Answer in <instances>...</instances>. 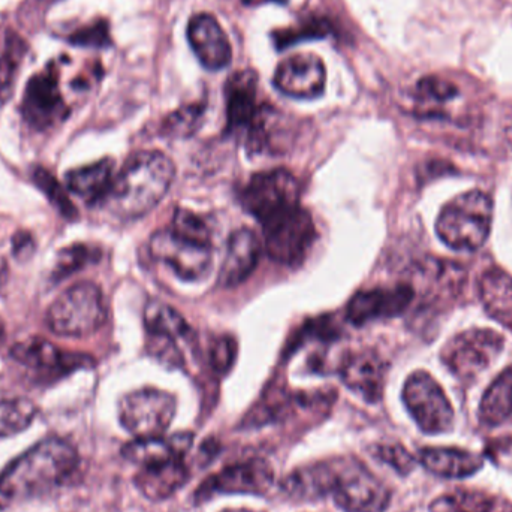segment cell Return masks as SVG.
<instances>
[{"instance_id": "cell-1", "label": "cell", "mask_w": 512, "mask_h": 512, "mask_svg": "<svg viewBox=\"0 0 512 512\" xmlns=\"http://www.w3.org/2000/svg\"><path fill=\"white\" fill-rule=\"evenodd\" d=\"M282 490L294 501H316L331 496L345 512H384L390 490L355 457H334L295 469L282 481Z\"/></svg>"}, {"instance_id": "cell-2", "label": "cell", "mask_w": 512, "mask_h": 512, "mask_svg": "<svg viewBox=\"0 0 512 512\" xmlns=\"http://www.w3.org/2000/svg\"><path fill=\"white\" fill-rule=\"evenodd\" d=\"M176 168L158 150L135 153L114 177L104 203L122 219H137L152 212L170 191Z\"/></svg>"}, {"instance_id": "cell-3", "label": "cell", "mask_w": 512, "mask_h": 512, "mask_svg": "<svg viewBox=\"0 0 512 512\" xmlns=\"http://www.w3.org/2000/svg\"><path fill=\"white\" fill-rule=\"evenodd\" d=\"M78 465L80 457L69 442L45 439L0 472V493L12 499L41 495L71 480Z\"/></svg>"}, {"instance_id": "cell-4", "label": "cell", "mask_w": 512, "mask_h": 512, "mask_svg": "<svg viewBox=\"0 0 512 512\" xmlns=\"http://www.w3.org/2000/svg\"><path fill=\"white\" fill-rule=\"evenodd\" d=\"M492 221V198L481 191L466 192L442 209L436 233L456 251H477L489 239Z\"/></svg>"}, {"instance_id": "cell-5", "label": "cell", "mask_w": 512, "mask_h": 512, "mask_svg": "<svg viewBox=\"0 0 512 512\" xmlns=\"http://www.w3.org/2000/svg\"><path fill=\"white\" fill-rule=\"evenodd\" d=\"M228 131L242 135L249 149L258 153L268 146L270 108L259 98L258 75L251 69L237 71L225 86Z\"/></svg>"}, {"instance_id": "cell-6", "label": "cell", "mask_w": 512, "mask_h": 512, "mask_svg": "<svg viewBox=\"0 0 512 512\" xmlns=\"http://www.w3.org/2000/svg\"><path fill=\"white\" fill-rule=\"evenodd\" d=\"M107 319L104 295L92 282H80L66 289L51 304L47 324L53 333L84 337L95 333Z\"/></svg>"}, {"instance_id": "cell-7", "label": "cell", "mask_w": 512, "mask_h": 512, "mask_svg": "<svg viewBox=\"0 0 512 512\" xmlns=\"http://www.w3.org/2000/svg\"><path fill=\"white\" fill-rule=\"evenodd\" d=\"M261 225L268 256L288 267L300 265L316 239L312 216L301 206L279 213Z\"/></svg>"}, {"instance_id": "cell-8", "label": "cell", "mask_w": 512, "mask_h": 512, "mask_svg": "<svg viewBox=\"0 0 512 512\" xmlns=\"http://www.w3.org/2000/svg\"><path fill=\"white\" fill-rule=\"evenodd\" d=\"M21 116L35 131H47L65 122L71 113L60 90V68L56 60H51L26 84Z\"/></svg>"}, {"instance_id": "cell-9", "label": "cell", "mask_w": 512, "mask_h": 512, "mask_svg": "<svg viewBox=\"0 0 512 512\" xmlns=\"http://www.w3.org/2000/svg\"><path fill=\"white\" fill-rule=\"evenodd\" d=\"M176 399L167 391L143 388L126 394L119 405L122 426L135 439L159 438L173 423Z\"/></svg>"}, {"instance_id": "cell-10", "label": "cell", "mask_w": 512, "mask_h": 512, "mask_svg": "<svg viewBox=\"0 0 512 512\" xmlns=\"http://www.w3.org/2000/svg\"><path fill=\"white\" fill-rule=\"evenodd\" d=\"M149 249L156 261L168 265L186 282L204 279L212 267V243L192 239L171 227L156 231L150 239Z\"/></svg>"}, {"instance_id": "cell-11", "label": "cell", "mask_w": 512, "mask_h": 512, "mask_svg": "<svg viewBox=\"0 0 512 512\" xmlns=\"http://www.w3.org/2000/svg\"><path fill=\"white\" fill-rule=\"evenodd\" d=\"M403 402L409 414L427 435L450 432L454 424V409L447 394L432 375L415 372L403 387Z\"/></svg>"}, {"instance_id": "cell-12", "label": "cell", "mask_w": 512, "mask_h": 512, "mask_svg": "<svg viewBox=\"0 0 512 512\" xmlns=\"http://www.w3.org/2000/svg\"><path fill=\"white\" fill-rule=\"evenodd\" d=\"M504 345L498 331L471 328L453 337L442 349L441 358L457 378L472 379L492 366Z\"/></svg>"}, {"instance_id": "cell-13", "label": "cell", "mask_w": 512, "mask_h": 512, "mask_svg": "<svg viewBox=\"0 0 512 512\" xmlns=\"http://www.w3.org/2000/svg\"><path fill=\"white\" fill-rule=\"evenodd\" d=\"M240 200L246 212L264 224L273 216L300 206V183L282 168L262 171L252 176Z\"/></svg>"}, {"instance_id": "cell-14", "label": "cell", "mask_w": 512, "mask_h": 512, "mask_svg": "<svg viewBox=\"0 0 512 512\" xmlns=\"http://www.w3.org/2000/svg\"><path fill=\"white\" fill-rule=\"evenodd\" d=\"M144 324L149 333V349L161 363L171 367L185 364L179 343L189 340L191 327L174 307L152 301L144 310Z\"/></svg>"}, {"instance_id": "cell-15", "label": "cell", "mask_w": 512, "mask_h": 512, "mask_svg": "<svg viewBox=\"0 0 512 512\" xmlns=\"http://www.w3.org/2000/svg\"><path fill=\"white\" fill-rule=\"evenodd\" d=\"M274 484V471L265 460L251 459L213 474L198 487L195 498L206 501L215 495H265Z\"/></svg>"}, {"instance_id": "cell-16", "label": "cell", "mask_w": 512, "mask_h": 512, "mask_svg": "<svg viewBox=\"0 0 512 512\" xmlns=\"http://www.w3.org/2000/svg\"><path fill=\"white\" fill-rule=\"evenodd\" d=\"M327 83V71L321 57L313 53H295L277 65L273 84L283 95L295 99L321 96Z\"/></svg>"}, {"instance_id": "cell-17", "label": "cell", "mask_w": 512, "mask_h": 512, "mask_svg": "<svg viewBox=\"0 0 512 512\" xmlns=\"http://www.w3.org/2000/svg\"><path fill=\"white\" fill-rule=\"evenodd\" d=\"M414 300V289L409 285L382 286L357 292L346 307L349 322L361 327L378 319L402 315Z\"/></svg>"}, {"instance_id": "cell-18", "label": "cell", "mask_w": 512, "mask_h": 512, "mask_svg": "<svg viewBox=\"0 0 512 512\" xmlns=\"http://www.w3.org/2000/svg\"><path fill=\"white\" fill-rule=\"evenodd\" d=\"M11 357L29 369L53 375H66L74 370L93 366L89 355L63 351L42 337H30L12 346Z\"/></svg>"}, {"instance_id": "cell-19", "label": "cell", "mask_w": 512, "mask_h": 512, "mask_svg": "<svg viewBox=\"0 0 512 512\" xmlns=\"http://www.w3.org/2000/svg\"><path fill=\"white\" fill-rule=\"evenodd\" d=\"M387 372L388 364L373 351L349 352L339 364L343 384L369 403L382 399Z\"/></svg>"}, {"instance_id": "cell-20", "label": "cell", "mask_w": 512, "mask_h": 512, "mask_svg": "<svg viewBox=\"0 0 512 512\" xmlns=\"http://www.w3.org/2000/svg\"><path fill=\"white\" fill-rule=\"evenodd\" d=\"M188 41L201 65L209 71H221L233 59V47L227 33L219 21L206 12L189 20Z\"/></svg>"}, {"instance_id": "cell-21", "label": "cell", "mask_w": 512, "mask_h": 512, "mask_svg": "<svg viewBox=\"0 0 512 512\" xmlns=\"http://www.w3.org/2000/svg\"><path fill=\"white\" fill-rule=\"evenodd\" d=\"M191 472L185 459L167 460L141 466L135 486L150 501H164L188 483Z\"/></svg>"}, {"instance_id": "cell-22", "label": "cell", "mask_w": 512, "mask_h": 512, "mask_svg": "<svg viewBox=\"0 0 512 512\" xmlns=\"http://www.w3.org/2000/svg\"><path fill=\"white\" fill-rule=\"evenodd\" d=\"M261 256V243L248 228L236 231L228 240L227 254L219 273L222 286H237L245 282L252 273Z\"/></svg>"}, {"instance_id": "cell-23", "label": "cell", "mask_w": 512, "mask_h": 512, "mask_svg": "<svg viewBox=\"0 0 512 512\" xmlns=\"http://www.w3.org/2000/svg\"><path fill=\"white\" fill-rule=\"evenodd\" d=\"M194 435L189 432L177 433L170 438L135 439L123 447V457L135 465L146 466L152 463L167 462L173 459H185L191 450Z\"/></svg>"}, {"instance_id": "cell-24", "label": "cell", "mask_w": 512, "mask_h": 512, "mask_svg": "<svg viewBox=\"0 0 512 512\" xmlns=\"http://www.w3.org/2000/svg\"><path fill=\"white\" fill-rule=\"evenodd\" d=\"M421 465L442 478H466L483 468V457L462 448L426 447L418 453Z\"/></svg>"}, {"instance_id": "cell-25", "label": "cell", "mask_w": 512, "mask_h": 512, "mask_svg": "<svg viewBox=\"0 0 512 512\" xmlns=\"http://www.w3.org/2000/svg\"><path fill=\"white\" fill-rule=\"evenodd\" d=\"M114 168L113 159L107 158L69 171L65 177L66 189L89 204L104 201L116 177Z\"/></svg>"}, {"instance_id": "cell-26", "label": "cell", "mask_w": 512, "mask_h": 512, "mask_svg": "<svg viewBox=\"0 0 512 512\" xmlns=\"http://www.w3.org/2000/svg\"><path fill=\"white\" fill-rule=\"evenodd\" d=\"M480 297L487 313L512 328V276L501 268H490L480 280Z\"/></svg>"}, {"instance_id": "cell-27", "label": "cell", "mask_w": 512, "mask_h": 512, "mask_svg": "<svg viewBox=\"0 0 512 512\" xmlns=\"http://www.w3.org/2000/svg\"><path fill=\"white\" fill-rule=\"evenodd\" d=\"M460 96L459 87L454 81L442 75H427L418 81L414 90V104L423 116H444L448 105Z\"/></svg>"}, {"instance_id": "cell-28", "label": "cell", "mask_w": 512, "mask_h": 512, "mask_svg": "<svg viewBox=\"0 0 512 512\" xmlns=\"http://www.w3.org/2000/svg\"><path fill=\"white\" fill-rule=\"evenodd\" d=\"M430 512H512V504L481 490L457 489L435 499Z\"/></svg>"}, {"instance_id": "cell-29", "label": "cell", "mask_w": 512, "mask_h": 512, "mask_svg": "<svg viewBox=\"0 0 512 512\" xmlns=\"http://www.w3.org/2000/svg\"><path fill=\"white\" fill-rule=\"evenodd\" d=\"M481 423L498 427L512 421V367L504 370L487 388L480 405Z\"/></svg>"}, {"instance_id": "cell-30", "label": "cell", "mask_w": 512, "mask_h": 512, "mask_svg": "<svg viewBox=\"0 0 512 512\" xmlns=\"http://www.w3.org/2000/svg\"><path fill=\"white\" fill-rule=\"evenodd\" d=\"M27 51H29V44L26 39L14 29L6 30L2 50H0V105L6 104L14 93L18 72Z\"/></svg>"}, {"instance_id": "cell-31", "label": "cell", "mask_w": 512, "mask_h": 512, "mask_svg": "<svg viewBox=\"0 0 512 512\" xmlns=\"http://www.w3.org/2000/svg\"><path fill=\"white\" fill-rule=\"evenodd\" d=\"M36 417L35 403L24 397L0 400V438L26 430Z\"/></svg>"}, {"instance_id": "cell-32", "label": "cell", "mask_w": 512, "mask_h": 512, "mask_svg": "<svg viewBox=\"0 0 512 512\" xmlns=\"http://www.w3.org/2000/svg\"><path fill=\"white\" fill-rule=\"evenodd\" d=\"M101 259V251L95 246L84 245V243H77V245L68 246L63 248L57 254L56 264H54L51 279L54 282L66 279L72 276L77 271L83 270L87 265L95 264Z\"/></svg>"}, {"instance_id": "cell-33", "label": "cell", "mask_w": 512, "mask_h": 512, "mask_svg": "<svg viewBox=\"0 0 512 512\" xmlns=\"http://www.w3.org/2000/svg\"><path fill=\"white\" fill-rule=\"evenodd\" d=\"M32 179L36 186L47 195L50 203L59 210L60 215L68 219H74L77 216L74 204L71 203L65 189L57 182L56 177L50 171L41 167L33 168Z\"/></svg>"}, {"instance_id": "cell-34", "label": "cell", "mask_w": 512, "mask_h": 512, "mask_svg": "<svg viewBox=\"0 0 512 512\" xmlns=\"http://www.w3.org/2000/svg\"><path fill=\"white\" fill-rule=\"evenodd\" d=\"M68 41L72 45L87 48H105L111 45L110 26L105 20H95L92 23L78 27L69 33Z\"/></svg>"}, {"instance_id": "cell-35", "label": "cell", "mask_w": 512, "mask_h": 512, "mask_svg": "<svg viewBox=\"0 0 512 512\" xmlns=\"http://www.w3.org/2000/svg\"><path fill=\"white\" fill-rule=\"evenodd\" d=\"M171 228L177 231V233L192 237V239L212 243V233H210L209 225H207L203 218H200L197 213L191 212V210H176Z\"/></svg>"}, {"instance_id": "cell-36", "label": "cell", "mask_w": 512, "mask_h": 512, "mask_svg": "<svg viewBox=\"0 0 512 512\" xmlns=\"http://www.w3.org/2000/svg\"><path fill=\"white\" fill-rule=\"evenodd\" d=\"M375 456L382 462L396 469L399 474L408 475L414 469L415 459L400 444H382L376 447Z\"/></svg>"}, {"instance_id": "cell-37", "label": "cell", "mask_w": 512, "mask_h": 512, "mask_svg": "<svg viewBox=\"0 0 512 512\" xmlns=\"http://www.w3.org/2000/svg\"><path fill=\"white\" fill-rule=\"evenodd\" d=\"M236 354L237 348L234 339L221 337L213 343L212 352H210V363H212L216 372L227 373L233 366Z\"/></svg>"}, {"instance_id": "cell-38", "label": "cell", "mask_w": 512, "mask_h": 512, "mask_svg": "<svg viewBox=\"0 0 512 512\" xmlns=\"http://www.w3.org/2000/svg\"><path fill=\"white\" fill-rule=\"evenodd\" d=\"M203 110L197 105L192 107L183 108V110L176 111L173 116L168 119L167 128L171 134L186 135L189 131H194L200 120Z\"/></svg>"}, {"instance_id": "cell-39", "label": "cell", "mask_w": 512, "mask_h": 512, "mask_svg": "<svg viewBox=\"0 0 512 512\" xmlns=\"http://www.w3.org/2000/svg\"><path fill=\"white\" fill-rule=\"evenodd\" d=\"M35 251V242L29 233H18L14 237V254L17 258H29Z\"/></svg>"}, {"instance_id": "cell-40", "label": "cell", "mask_w": 512, "mask_h": 512, "mask_svg": "<svg viewBox=\"0 0 512 512\" xmlns=\"http://www.w3.org/2000/svg\"><path fill=\"white\" fill-rule=\"evenodd\" d=\"M222 512H258V511H252V510H225Z\"/></svg>"}, {"instance_id": "cell-41", "label": "cell", "mask_w": 512, "mask_h": 512, "mask_svg": "<svg viewBox=\"0 0 512 512\" xmlns=\"http://www.w3.org/2000/svg\"><path fill=\"white\" fill-rule=\"evenodd\" d=\"M276 2H285V0H276Z\"/></svg>"}]
</instances>
